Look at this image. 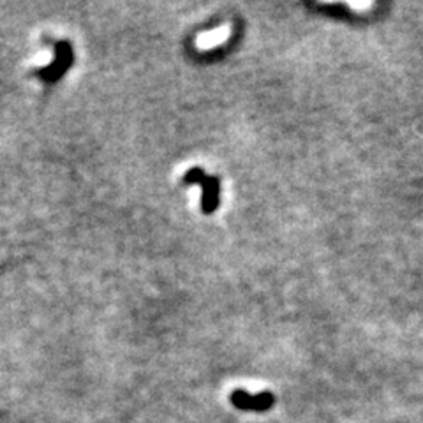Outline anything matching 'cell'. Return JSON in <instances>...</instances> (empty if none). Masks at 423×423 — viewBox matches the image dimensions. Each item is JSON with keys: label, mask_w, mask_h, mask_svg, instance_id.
<instances>
[{"label": "cell", "mask_w": 423, "mask_h": 423, "mask_svg": "<svg viewBox=\"0 0 423 423\" xmlns=\"http://www.w3.org/2000/svg\"><path fill=\"white\" fill-rule=\"evenodd\" d=\"M185 184H200L203 187V201H201V210L205 214H212L219 207V191L221 182L217 177H207L201 168H193L184 175Z\"/></svg>", "instance_id": "cell-1"}, {"label": "cell", "mask_w": 423, "mask_h": 423, "mask_svg": "<svg viewBox=\"0 0 423 423\" xmlns=\"http://www.w3.org/2000/svg\"><path fill=\"white\" fill-rule=\"evenodd\" d=\"M228 35H230V26H221V29H217V31L200 35L196 42L201 49H208V48H212V46H217V45H221V42L226 41Z\"/></svg>", "instance_id": "cell-3"}, {"label": "cell", "mask_w": 423, "mask_h": 423, "mask_svg": "<svg viewBox=\"0 0 423 423\" xmlns=\"http://www.w3.org/2000/svg\"><path fill=\"white\" fill-rule=\"evenodd\" d=\"M276 402L273 395L270 392H261L257 395L246 392V390H234L231 393V404L244 411H266Z\"/></svg>", "instance_id": "cell-2"}]
</instances>
